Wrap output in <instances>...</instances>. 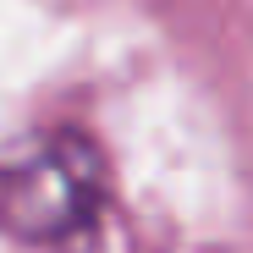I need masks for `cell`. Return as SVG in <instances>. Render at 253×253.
<instances>
[{"mask_svg":"<svg viewBox=\"0 0 253 253\" xmlns=\"http://www.w3.org/2000/svg\"><path fill=\"white\" fill-rule=\"evenodd\" d=\"M105 209V160L83 132H55L0 171V231L22 242H66Z\"/></svg>","mask_w":253,"mask_h":253,"instance_id":"cell-1","label":"cell"}]
</instances>
